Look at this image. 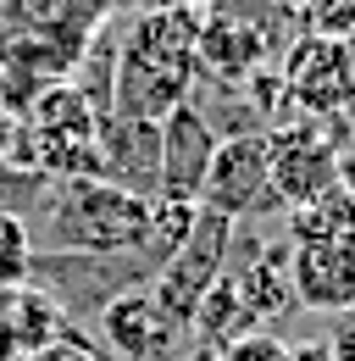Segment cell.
Instances as JSON below:
<instances>
[{"mask_svg": "<svg viewBox=\"0 0 355 361\" xmlns=\"http://www.w3.org/2000/svg\"><path fill=\"white\" fill-rule=\"evenodd\" d=\"M23 223L34 233V250H144L150 239V200L111 178H34Z\"/></svg>", "mask_w": 355, "mask_h": 361, "instance_id": "6da1fadb", "label": "cell"}, {"mask_svg": "<svg viewBox=\"0 0 355 361\" xmlns=\"http://www.w3.org/2000/svg\"><path fill=\"white\" fill-rule=\"evenodd\" d=\"M228 250H233V217H222V212H206V206H200V217H194V228H189V239H183L173 256L156 267L150 295H156V306L173 317L183 334H189V322H194V312H200L206 289L222 278Z\"/></svg>", "mask_w": 355, "mask_h": 361, "instance_id": "7a4b0ae2", "label": "cell"}, {"mask_svg": "<svg viewBox=\"0 0 355 361\" xmlns=\"http://www.w3.org/2000/svg\"><path fill=\"white\" fill-rule=\"evenodd\" d=\"M94 334L106 339L111 361H183V350H189V334L156 306L150 283L106 300L94 312Z\"/></svg>", "mask_w": 355, "mask_h": 361, "instance_id": "3957f363", "label": "cell"}, {"mask_svg": "<svg viewBox=\"0 0 355 361\" xmlns=\"http://www.w3.org/2000/svg\"><path fill=\"white\" fill-rule=\"evenodd\" d=\"M200 206L233 217V223H250L266 206H278L272 200V167H266V134L217 139V156H211L206 183H200Z\"/></svg>", "mask_w": 355, "mask_h": 361, "instance_id": "277c9868", "label": "cell"}, {"mask_svg": "<svg viewBox=\"0 0 355 361\" xmlns=\"http://www.w3.org/2000/svg\"><path fill=\"white\" fill-rule=\"evenodd\" d=\"M266 167H272V200H278L283 212L311 206L316 195H328L333 183H344L339 145H328L311 123L266 128Z\"/></svg>", "mask_w": 355, "mask_h": 361, "instance_id": "5b68a950", "label": "cell"}, {"mask_svg": "<svg viewBox=\"0 0 355 361\" xmlns=\"http://www.w3.org/2000/svg\"><path fill=\"white\" fill-rule=\"evenodd\" d=\"M283 90L311 117H339L355 106V39L306 34L283 61Z\"/></svg>", "mask_w": 355, "mask_h": 361, "instance_id": "8992f818", "label": "cell"}, {"mask_svg": "<svg viewBox=\"0 0 355 361\" xmlns=\"http://www.w3.org/2000/svg\"><path fill=\"white\" fill-rule=\"evenodd\" d=\"M289 289H294L300 312L316 317L355 312V239L289 245Z\"/></svg>", "mask_w": 355, "mask_h": 361, "instance_id": "52a82bcc", "label": "cell"}, {"mask_svg": "<svg viewBox=\"0 0 355 361\" xmlns=\"http://www.w3.org/2000/svg\"><path fill=\"white\" fill-rule=\"evenodd\" d=\"M100 178L156 200L161 195V123L106 111L100 117Z\"/></svg>", "mask_w": 355, "mask_h": 361, "instance_id": "ba28073f", "label": "cell"}, {"mask_svg": "<svg viewBox=\"0 0 355 361\" xmlns=\"http://www.w3.org/2000/svg\"><path fill=\"white\" fill-rule=\"evenodd\" d=\"M266 56H272V39H266L250 17L228 11V6H217V11L200 17L194 73H206V78H217V84H244L250 73L266 67Z\"/></svg>", "mask_w": 355, "mask_h": 361, "instance_id": "9c48e42d", "label": "cell"}, {"mask_svg": "<svg viewBox=\"0 0 355 361\" xmlns=\"http://www.w3.org/2000/svg\"><path fill=\"white\" fill-rule=\"evenodd\" d=\"M217 156V128L211 117L183 100L161 117V195H189L200 200V183H206V167Z\"/></svg>", "mask_w": 355, "mask_h": 361, "instance_id": "30bf717a", "label": "cell"}, {"mask_svg": "<svg viewBox=\"0 0 355 361\" xmlns=\"http://www.w3.org/2000/svg\"><path fill=\"white\" fill-rule=\"evenodd\" d=\"M244 334H261V322H256V312H250V300H244V289H239L233 267H222V278L206 289L200 312H194V322H189V345L228 350V345L244 339Z\"/></svg>", "mask_w": 355, "mask_h": 361, "instance_id": "8fae6325", "label": "cell"}, {"mask_svg": "<svg viewBox=\"0 0 355 361\" xmlns=\"http://www.w3.org/2000/svg\"><path fill=\"white\" fill-rule=\"evenodd\" d=\"M0 312L11 322V339H17V350H39L50 339H61V334H73L78 322L61 312V300L39 289L34 278L28 283H17V289H0Z\"/></svg>", "mask_w": 355, "mask_h": 361, "instance_id": "7c38bea8", "label": "cell"}, {"mask_svg": "<svg viewBox=\"0 0 355 361\" xmlns=\"http://www.w3.org/2000/svg\"><path fill=\"white\" fill-rule=\"evenodd\" d=\"M316 239H355V189L333 183L311 206L289 212V245H316Z\"/></svg>", "mask_w": 355, "mask_h": 361, "instance_id": "4fadbf2b", "label": "cell"}, {"mask_svg": "<svg viewBox=\"0 0 355 361\" xmlns=\"http://www.w3.org/2000/svg\"><path fill=\"white\" fill-rule=\"evenodd\" d=\"M34 278V233L17 212H0V289H17Z\"/></svg>", "mask_w": 355, "mask_h": 361, "instance_id": "5bb4252c", "label": "cell"}, {"mask_svg": "<svg viewBox=\"0 0 355 361\" xmlns=\"http://www.w3.org/2000/svg\"><path fill=\"white\" fill-rule=\"evenodd\" d=\"M17 361H106V356H100V345H89L84 328H73V334L50 339V345H39V350H23Z\"/></svg>", "mask_w": 355, "mask_h": 361, "instance_id": "9a60e30c", "label": "cell"}, {"mask_svg": "<svg viewBox=\"0 0 355 361\" xmlns=\"http://www.w3.org/2000/svg\"><path fill=\"white\" fill-rule=\"evenodd\" d=\"M217 361H289V345L278 339V334H244V339H233Z\"/></svg>", "mask_w": 355, "mask_h": 361, "instance_id": "2e32d148", "label": "cell"}, {"mask_svg": "<svg viewBox=\"0 0 355 361\" xmlns=\"http://www.w3.org/2000/svg\"><path fill=\"white\" fill-rule=\"evenodd\" d=\"M311 17H316V34H328V39H355V0H322Z\"/></svg>", "mask_w": 355, "mask_h": 361, "instance_id": "e0dca14e", "label": "cell"}, {"mask_svg": "<svg viewBox=\"0 0 355 361\" xmlns=\"http://www.w3.org/2000/svg\"><path fill=\"white\" fill-rule=\"evenodd\" d=\"M328 350H333V361H355V312L333 317V339H328Z\"/></svg>", "mask_w": 355, "mask_h": 361, "instance_id": "ac0fdd59", "label": "cell"}, {"mask_svg": "<svg viewBox=\"0 0 355 361\" xmlns=\"http://www.w3.org/2000/svg\"><path fill=\"white\" fill-rule=\"evenodd\" d=\"M289 361H333L328 339H306V345H289Z\"/></svg>", "mask_w": 355, "mask_h": 361, "instance_id": "d6986e66", "label": "cell"}, {"mask_svg": "<svg viewBox=\"0 0 355 361\" xmlns=\"http://www.w3.org/2000/svg\"><path fill=\"white\" fill-rule=\"evenodd\" d=\"M266 6H272V11H283V17H311L322 0H266Z\"/></svg>", "mask_w": 355, "mask_h": 361, "instance_id": "ffe728a7", "label": "cell"}, {"mask_svg": "<svg viewBox=\"0 0 355 361\" xmlns=\"http://www.w3.org/2000/svg\"><path fill=\"white\" fill-rule=\"evenodd\" d=\"M23 350H17V339H11V322H6V312H0V361H17Z\"/></svg>", "mask_w": 355, "mask_h": 361, "instance_id": "44dd1931", "label": "cell"}, {"mask_svg": "<svg viewBox=\"0 0 355 361\" xmlns=\"http://www.w3.org/2000/svg\"><path fill=\"white\" fill-rule=\"evenodd\" d=\"M167 6H189V11H217L222 0H167Z\"/></svg>", "mask_w": 355, "mask_h": 361, "instance_id": "7402d4cb", "label": "cell"}]
</instances>
